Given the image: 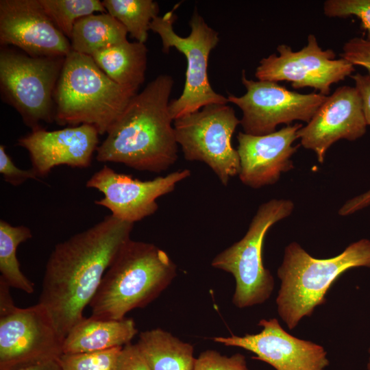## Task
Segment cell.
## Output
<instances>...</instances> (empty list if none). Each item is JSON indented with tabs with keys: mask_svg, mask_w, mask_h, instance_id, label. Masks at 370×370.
Segmentation results:
<instances>
[{
	"mask_svg": "<svg viewBox=\"0 0 370 370\" xmlns=\"http://www.w3.org/2000/svg\"><path fill=\"white\" fill-rule=\"evenodd\" d=\"M147 53L145 44L127 40L98 51L91 57L114 82L138 90L145 79Z\"/></svg>",
	"mask_w": 370,
	"mask_h": 370,
	"instance_id": "obj_20",
	"label": "cell"
},
{
	"mask_svg": "<svg viewBox=\"0 0 370 370\" xmlns=\"http://www.w3.org/2000/svg\"><path fill=\"white\" fill-rule=\"evenodd\" d=\"M123 347L77 354H62L59 358L62 370H114Z\"/></svg>",
	"mask_w": 370,
	"mask_h": 370,
	"instance_id": "obj_26",
	"label": "cell"
},
{
	"mask_svg": "<svg viewBox=\"0 0 370 370\" xmlns=\"http://www.w3.org/2000/svg\"><path fill=\"white\" fill-rule=\"evenodd\" d=\"M340 56L352 65L365 68L370 75V42L366 38H351L343 45Z\"/></svg>",
	"mask_w": 370,
	"mask_h": 370,
	"instance_id": "obj_29",
	"label": "cell"
},
{
	"mask_svg": "<svg viewBox=\"0 0 370 370\" xmlns=\"http://www.w3.org/2000/svg\"><path fill=\"white\" fill-rule=\"evenodd\" d=\"M370 269V240L362 238L349 245L340 254L319 259L310 255L299 243L284 249L283 260L277 271L281 280L276 298L278 312L290 330L314 308L323 304L332 284L346 271Z\"/></svg>",
	"mask_w": 370,
	"mask_h": 370,
	"instance_id": "obj_4",
	"label": "cell"
},
{
	"mask_svg": "<svg viewBox=\"0 0 370 370\" xmlns=\"http://www.w3.org/2000/svg\"><path fill=\"white\" fill-rule=\"evenodd\" d=\"M360 95L355 87L337 88L316 111L310 121L300 128L301 145L316 154L323 164L328 149L336 141H354L367 132Z\"/></svg>",
	"mask_w": 370,
	"mask_h": 370,
	"instance_id": "obj_16",
	"label": "cell"
},
{
	"mask_svg": "<svg viewBox=\"0 0 370 370\" xmlns=\"http://www.w3.org/2000/svg\"><path fill=\"white\" fill-rule=\"evenodd\" d=\"M190 175V170L182 169L142 181L104 165L86 186L103 193V197L95 201L97 205L108 208L119 219L134 223L154 214L158 208L157 199L173 191Z\"/></svg>",
	"mask_w": 370,
	"mask_h": 370,
	"instance_id": "obj_13",
	"label": "cell"
},
{
	"mask_svg": "<svg viewBox=\"0 0 370 370\" xmlns=\"http://www.w3.org/2000/svg\"><path fill=\"white\" fill-rule=\"evenodd\" d=\"M368 352H369V357L368 362H367V370H370V347L368 349Z\"/></svg>",
	"mask_w": 370,
	"mask_h": 370,
	"instance_id": "obj_35",
	"label": "cell"
},
{
	"mask_svg": "<svg viewBox=\"0 0 370 370\" xmlns=\"http://www.w3.org/2000/svg\"><path fill=\"white\" fill-rule=\"evenodd\" d=\"M65 57H34L7 47L0 51L3 99L32 130L55 121L54 93Z\"/></svg>",
	"mask_w": 370,
	"mask_h": 370,
	"instance_id": "obj_8",
	"label": "cell"
},
{
	"mask_svg": "<svg viewBox=\"0 0 370 370\" xmlns=\"http://www.w3.org/2000/svg\"><path fill=\"white\" fill-rule=\"evenodd\" d=\"M32 237L31 230L25 225L13 226L0 221V279L10 287L32 293L34 284L21 271L16 257L18 246Z\"/></svg>",
	"mask_w": 370,
	"mask_h": 370,
	"instance_id": "obj_23",
	"label": "cell"
},
{
	"mask_svg": "<svg viewBox=\"0 0 370 370\" xmlns=\"http://www.w3.org/2000/svg\"><path fill=\"white\" fill-rule=\"evenodd\" d=\"M301 123L287 125L265 135H251L243 132L237 135V151L240 160L238 177L241 182L258 189L275 184L283 173L294 169L291 160L299 145L298 139Z\"/></svg>",
	"mask_w": 370,
	"mask_h": 370,
	"instance_id": "obj_17",
	"label": "cell"
},
{
	"mask_svg": "<svg viewBox=\"0 0 370 370\" xmlns=\"http://www.w3.org/2000/svg\"><path fill=\"white\" fill-rule=\"evenodd\" d=\"M14 370H62L59 359H52L20 367Z\"/></svg>",
	"mask_w": 370,
	"mask_h": 370,
	"instance_id": "obj_34",
	"label": "cell"
},
{
	"mask_svg": "<svg viewBox=\"0 0 370 370\" xmlns=\"http://www.w3.org/2000/svg\"><path fill=\"white\" fill-rule=\"evenodd\" d=\"M137 91L112 80L91 56L71 50L55 90V121L90 125L99 135L106 134Z\"/></svg>",
	"mask_w": 370,
	"mask_h": 370,
	"instance_id": "obj_5",
	"label": "cell"
},
{
	"mask_svg": "<svg viewBox=\"0 0 370 370\" xmlns=\"http://www.w3.org/2000/svg\"><path fill=\"white\" fill-rule=\"evenodd\" d=\"M176 275V265L156 245L130 239L106 271L90 304L92 317L122 319L155 299Z\"/></svg>",
	"mask_w": 370,
	"mask_h": 370,
	"instance_id": "obj_3",
	"label": "cell"
},
{
	"mask_svg": "<svg viewBox=\"0 0 370 370\" xmlns=\"http://www.w3.org/2000/svg\"><path fill=\"white\" fill-rule=\"evenodd\" d=\"M114 370H151L136 344L124 345L116 359Z\"/></svg>",
	"mask_w": 370,
	"mask_h": 370,
	"instance_id": "obj_31",
	"label": "cell"
},
{
	"mask_svg": "<svg viewBox=\"0 0 370 370\" xmlns=\"http://www.w3.org/2000/svg\"><path fill=\"white\" fill-rule=\"evenodd\" d=\"M50 20L69 40L75 22L97 12H107L99 0H39Z\"/></svg>",
	"mask_w": 370,
	"mask_h": 370,
	"instance_id": "obj_25",
	"label": "cell"
},
{
	"mask_svg": "<svg viewBox=\"0 0 370 370\" xmlns=\"http://www.w3.org/2000/svg\"><path fill=\"white\" fill-rule=\"evenodd\" d=\"M173 86L171 75L160 74L134 96L97 147V160L155 173L172 166L178 151L169 111Z\"/></svg>",
	"mask_w": 370,
	"mask_h": 370,
	"instance_id": "obj_2",
	"label": "cell"
},
{
	"mask_svg": "<svg viewBox=\"0 0 370 370\" xmlns=\"http://www.w3.org/2000/svg\"><path fill=\"white\" fill-rule=\"evenodd\" d=\"M295 208L290 199H272L261 204L247 232L238 241L217 254L211 265L231 273L236 281L232 302L239 308L261 304L271 295L274 279L263 264L265 236L278 222L288 217Z\"/></svg>",
	"mask_w": 370,
	"mask_h": 370,
	"instance_id": "obj_6",
	"label": "cell"
},
{
	"mask_svg": "<svg viewBox=\"0 0 370 370\" xmlns=\"http://www.w3.org/2000/svg\"><path fill=\"white\" fill-rule=\"evenodd\" d=\"M174 10L155 18L150 30L161 39L162 51L169 53L175 48L184 55L187 62L182 93L170 101L169 111L174 120L213 104H227V98L212 88L208 75L210 54L219 42V33L209 26L195 8L189 25L190 33L186 37L178 35L173 23L177 18Z\"/></svg>",
	"mask_w": 370,
	"mask_h": 370,
	"instance_id": "obj_7",
	"label": "cell"
},
{
	"mask_svg": "<svg viewBox=\"0 0 370 370\" xmlns=\"http://www.w3.org/2000/svg\"><path fill=\"white\" fill-rule=\"evenodd\" d=\"M132 319H105L83 317L67 333L63 354L95 352L121 347L137 334Z\"/></svg>",
	"mask_w": 370,
	"mask_h": 370,
	"instance_id": "obj_19",
	"label": "cell"
},
{
	"mask_svg": "<svg viewBox=\"0 0 370 370\" xmlns=\"http://www.w3.org/2000/svg\"><path fill=\"white\" fill-rule=\"evenodd\" d=\"M62 343L48 311L39 303L0 313V370L59 359Z\"/></svg>",
	"mask_w": 370,
	"mask_h": 370,
	"instance_id": "obj_11",
	"label": "cell"
},
{
	"mask_svg": "<svg viewBox=\"0 0 370 370\" xmlns=\"http://www.w3.org/2000/svg\"><path fill=\"white\" fill-rule=\"evenodd\" d=\"M241 121L227 104L213 103L173 121L184 158L207 164L227 186L239 173L240 160L232 138Z\"/></svg>",
	"mask_w": 370,
	"mask_h": 370,
	"instance_id": "obj_9",
	"label": "cell"
},
{
	"mask_svg": "<svg viewBox=\"0 0 370 370\" xmlns=\"http://www.w3.org/2000/svg\"><path fill=\"white\" fill-rule=\"evenodd\" d=\"M241 81L246 92L240 97L229 94L227 98L241 110L240 124L243 132L251 135L269 134L278 125L295 121L308 123L328 97L319 92L301 94L275 82L248 79L244 70Z\"/></svg>",
	"mask_w": 370,
	"mask_h": 370,
	"instance_id": "obj_10",
	"label": "cell"
},
{
	"mask_svg": "<svg viewBox=\"0 0 370 370\" xmlns=\"http://www.w3.org/2000/svg\"><path fill=\"white\" fill-rule=\"evenodd\" d=\"M323 12L328 17L356 16L370 42V0H327L323 3Z\"/></svg>",
	"mask_w": 370,
	"mask_h": 370,
	"instance_id": "obj_27",
	"label": "cell"
},
{
	"mask_svg": "<svg viewBox=\"0 0 370 370\" xmlns=\"http://www.w3.org/2000/svg\"><path fill=\"white\" fill-rule=\"evenodd\" d=\"M151 370H193V347L160 328L142 332L136 343Z\"/></svg>",
	"mask_w": 370,
	"mask_h": 370,
	"instance_id": "obj_21",
	"label": "cell"
},
{
	"mask_svg": "<svg viewBox=\"0 0 370 370\" xmlns=\"http://www.w3.org/2000/svg\"><path fill=\"white\" fill-rule=\"evenodd\" d=\"M0 173L3 180L12 186H19L28 180L38 179L32 169L24 170L17 167L3 145H0Z\"/></svg>",
	"mask_w": 370,
	"mask_h": 370,
	"instance_id": "obj_30",
	"label": "cell"
},
{
	"mask_svg": "<svg viewBox=\"0 0 370 370\" xmlns=\"http://www.w3.org/2000/svg\"><path fill=\"white\" fill-rule=\"evenodd\" d=\"M99 135L94 126L87 124L53 131L40 127L20 138L17 145L28 151L32 169L40 177L60 165L88 167L99 146Z\"/></svg>",
	"mask_w": 370,
	"mask_h": 370,
	"instance_id": "obj_18",
	"label": "cell"
},
{
	"mask_svg": "<svg viewBox=\"0 0 370 370\" xmlns=\"http://www.w3.org/2000/svg\"><path fill=\"white\" fill-rule=\"evenodd\" d=\"M307 40V45L297 51L284 44L278 45L279 55L263 58L255 77L258 80L288 82L295 89L312 88L328 96L332 84L351 76L354 66L342 58L336 59L333 50L322 49L314 34H310Z\"/></svg>",
	"mask_w": 370,
	"mask_h": 370,
	"instance_id": "obj_12",
	"label": "cell"
},
{
	"mask_svg": "<svg viewBox=\"0 0 370 370\" xmlns=\"http://www.w3.org/2000/svg\"><path fill=\"white\" fill-rule=\"evenodd\" d=\"M126 28L108 12L79 18L70 39L71 50L91 56L95 52L127 40Z\"/></svg>",
	"mask_w": 370,
	"mask_h": 370,
	"instance_id": "obj_22",
	"label": "cell"
},
{
	"mask_svg": "<svg viewBox=\"0 0 370 370\" xmlns=\"http://www.w3.org/2000/svg\"><path fill=\"white\" fill-rule=\"evenodd\" d=\"M106 12L117 19L137 42L147 40L152 21L158 16L159 5L153 0H103Z\"/></svg>",
	"mask_w": 370,
	"mask_h": 370,
	"instance_id": "obj_24",
	"label": "cell"
},
{
	"mask_svg": "<svg viewBox=\"0 0 370 370\" xmlns=\"http://www.w3.org/2000/svg\"><path fill=\"white\" fill-rule=\"evenodd\" d=\"M370 206V188L346 201V208L352 214Z\"/></svg>",
	"mask_w": 370,
	"mask_h": 370,
	"instance_id": "obj_33",
	"label": "cell"
},
{
	"mask_svg": "<svg viewBox=\"0 0 370 370\" xmlns=\"http://www.w3.org/2000/svg\"><path fill=\"white\" fill-rule=\"evenodd\" d=\"M193 370H249L241 354L231 356L221 355L215 350H206L195 358Z\"/></svg>",
	"mask_w": 370,
	"mask_h": 370,
	"instance_id": "obj_28",
	"label": "cell"
},
{
	"mask_svg": "<svg viewBox=\"0 0 370 370\" xmlns=\"http://www.w3.org/2000/svg\"><path fill=\"white\" fill-rule=\"evenodd\" d=\"M0 44L34 57H66L70 40L45 13L39 0L0 1Z\"/></svg>",
	"mask_w": 370,
	"mask_h": 370,
	"instance_id": "obj_15",
	"label": "cell"
},
{
	"mask_svg": "<svg viewBox=\"0 0 370 370\" xmlns=\"http://www.w3.org/2000/svg\"><path fill=\"white\" fill-rule=\"evenodd\" d=\"M354 82L362 106V110L367 126H370V75L356 73L350 76Z\"/></svg>",
	"mask_w": 370,
	"mask_h": 370,
	"instance_id": "obj_32",
	"label": "cell"
},
{
	"mask_svg": "<svg viewBox=\"0 0 370 370\" xmlns=\"http://www.w3.org/2000/svg\"><path fill=\"white\" fill-rule=\"evenodd\" d=\"M134 224L108 215L58 243L45 267L38 303L48 311L60 338L83 317Z\"/></svg>",
	"mask_w": 370,
	"mask_h": 370,
	"instance_id": "obj_1",
	"label": "cell"
},
{
	"mask_svg": "<svg viewBox=\"0 0 370 370\" xmlns=\"http://www.w3.org/2000/svg\"><path fill=\"white\" fill-rule=\"evenodd\" d=\"M258 325L262 328L259 333L218 336L213 341L251 352L254 358L276 370H326L330 362L323 346L292 336L275 318L261 319Z\"/></svg>",
	"mask_w": 370,
	"mask_h": 370,
	"instance_id": "obj_14",
	"label": "cell"
}]
</instances>
